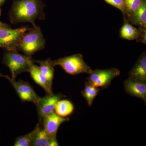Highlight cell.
<instances>
[{"mask_svg": "<svg viewBox=\"0 0 146 146\" xmlns=\"http://www.w3.org/2000/svg\"><path fill=\"white\" fill-rule=\"evenodd\" d=\"M12 4L9 12V21L13 24L29 23L36 26L35 21L44 20V9L46 5L43 0H12Z\"/></svg>", "mask_w": 146, "mask_h": 146, "instance_id": "obj_1", "label": "cell"}, {"mask_svg": "<svg viewBox=\"0 0 146 146\" xmlns=\"http://www.w3.org/2000/svg\"><path fill=\"white\" fill-rule=\"evenodd\" d=\"M46 40L39 27L33 28L27 31L22 37L18 51H21L26 55L31 56L35 52L44 49Z\"/></svg>", "mask_w": 146, "mask_h": 146, "instance_id": "obj_2", "label": "cell"}, {"mask_svg": "<svg viewBox=\"0 0 146 146\" xmlns=\"http://www.w3.org/2000/svg\"><path fill=\"white\" fill-rule=\"evenodd\" d=\"M35 60L31 56L19 53L18 52L7 50L4 54L3 63L10 70L11 78L15 79L21 73L29 72Z\"/></svg>", "mask_w": 146, "mask_h": 146, "instance_id": "obj_3", "label": "cell"}, {"mask_svg": "<svg viewBox=\"0 0 146 146\" xmlns=\"http://www.w3.org/2000/svg\"><path fill=\"white\" fill-rule=\"evenodd\" d=\"M53 66H59L66 73L74 75L81 73L90 74L93 70L84 60L83 56L77 54L52 60Z\"/></svg>", "mask_w": 146, "mask_h": 146, "instance_id": "obj_4", "label": "cell"}, {"mask_svg": "<svg viewBox=\"0 0 146 146\" xmlns=\"http://www.w3.org/2000/svg\"><path fill=\"white\" fill-rule=\"evenodd\" d=\"M28 26L19 28H0V48L7 50L18 52L22 37L30 29Z\"/></svg>", "mask_w": 146, "mask_h": 146, "instance_id": "obj_5", "label": "cell"}, {"mask_svg": "<svg viewBox=\"0 0 146 146\" xmlns=\"http://www.w3.org/2000/svg\"><path fill=\"white\" fill-rule=\"evenodd\" d=\"M89 74L87 78L88 81L96 87L104 89L110 85L113 79L120 75V72L115 68L107 70L96 69L92 70Z\"/></svg>", "mask_w": 146, "mask_h": 146, "instance_id": "obj_6", "label": "cell"}, {"mask_svg": "<svg viewBox=\"0 0 146 146\" xmlns=\"http://www.w3.org/2000/svg\"><path fill=\"white\" fill-rule=\"evenodd\" d=\"M0 75L9 80L22 102H32L35 104L39 101L40 97L37 96L33 87L28 82L22 80L16 81V80L10 78L9 76Z\"/></svg>", "mask_w": 146, "mask_h": 146, "instance_id": "obj_7", "label": "cell"}, {"mask_svg": "<svg viewBox=\"0 0 146 146\" xmlns=\"http://www.w3.org/2000/svg\"><path fill=\"white\" fill-rule=\"evenodd\" d=\"M65 96L61 94H47L43 98H39L35 104L38 110V115L40 119L47 115L54 112L56 105Z\"/></svg>", "mask_w": 146, "mask_h": 146, "instance_id": "obj_8", "label": "cell"}, {"mask_svg": "<svg viewBox=\"0 0 146 146\" xmlns=\"http://www.w3.org/2000/svg\"><path fill=\"white\" fill-rule=\"evenodd\" d=\"M43 129L51 138H56L58 128L63 123L70 120L68 118L62 117L54 111L42 118Z\"/></svg>", "mask_w": 146, "mask_h": 146, "instance_id": "obj_9", "label": "cell"}, {"mask_svg": "<svg viewBox=\"0 0 146 146\" xmlns=\"http://www.w3.org/2000/svg\"><path fill=\"white\" fill-rule=\"evenodd\" d=\"M125 91L131 96L136 97L146 102V82L128 78L124 82Z\"/></svg>", "mask_w": 146, "mask_h": 146, "instance_id": "obj_10", "label": "cell"}, {"mask_svg": "<svg viewBox=\"0 0 146 146\" xmlns=\"http://www.w3.org/2000/svg\"><path fill=\"white\" fill-rule=\"evenodd\" d=\"M129 78L146 82V55L143 53L129 72Z\"/></svg>", "mask_w": 146, "mask_h": 146, "instance_id": "obj_11", "label": "cell"}, {"mask_svg": "<svg viewBox=\"0 0 146 146\" xmlns=\"http://www.w3.org/2000/svg\"><path fill=\"white\" fill-rule=\"evenodd\" d=\"M29 72L35 83L41 86L47 94H53L52 86L50 85L46 79L41 72L38 66L33 63L31 66Z\"/></svg>", "mask_w": 146, "mask_h": 146, "instance_id": "obj_12", "label": "cell"}, {"mask_svg": "<svg viewBox=\"0 0 146 146\" xmlns=\"http://www.w3.org/2000/svg\"><path fill=\"white\" fill-rule=\"evenodd\" d=\"M35 62L39 63V70L43 75L46 79L50 86H52L54 76V70L50 58L45 60H35Z\"/></svg>", "mask_w": 146, "mask_h": 146, "instance_id": "obj_13", "label": "cell"}, {"mask_svg": "<svg viewBox=\"0 0 146 146\" xmlns=\"http://www.w3.org/2000/svg\"><path fill=\"white\" fill-rule=\"evenodd\" d=\"M129 17L132 23L141 27H146V3L143 1L141 6Z\"/></svg>", "mask_w": 146, "mask_h": 146, "instance_id": "obj_14", "label": "cell"}, {"mask_svg": "<svg viewBox=\"0 0 146 146\" xmlns=\"http://www.w3.org/2000/svg\"><path fill=\"white\" fill-rule=\"evenodd\" d=\"M74 110V105L68 100H61L57 102L54 112L56 115L62 117L70 115Z\"/></svg>", "mask_w": 146, "mask_h": 146, "instance_id": "obj_15", "label": "cell"}, {"mask_svg": "<svg viewBox=\"0 0 146 146\" xmlns=\"http://www.w3.org/2000/svg\"><path fill=\"white\" fill-rule=\"evenodd\" d=\"M139 34V30L126 22L123 25L120 31V35L122 38L129 40L138 39Z\"/></svg>", "mask_w": 146, "mask_h": 146, "instance_id": "obj_16", "label": "cell"}, {"mask_svg": "<svg viewBox=\"0 0 146 146\" xmlns=\"http://www.w3.org/2000/svg\"><path fill=\"white\" fill-rule=\"evenodd\" d=\"M99 91V88L92 85L89 81L85 82L84 89L82 91V94L89 106L92 105L94 99Z\"/></svg>", "mask_w": 146, "mask_h": 146, "instance_id": "obj_17", "label": "cell"}, {"mask_svg": "<svg viewBox=\"0 0 146 146\" xmlns=\"http://www.w3.org/2000/svg\"><path fill=\"white\" fill-rule=\"evenodd\" d=\"M51 138L44 129L39 125L31 146H47Z\"/></svg>", "mask_w": 146, "mask_h": 146, "instance_id": "obj_18", "label": "cell"}, {"mask_svg": "<svg viewBox=\"0 0 146 146\" xmlns=\"http://www.w3.org/2000/svg\"><path fill=\"white\" fill-rule=\"evenodd\" d=\"M39 125L37 124L34 130L31 132L24 135L20 136L17 138L15 143L14 146H30L31 145L34 139V136L36 133Z\"/></svg>", "mask_w": 146, "mask_h": 146, "instance_id": "obj_19", "label": "cell"}, {"mask_svg": "<svg viewBox=\"0 0 146 146\" xmlns=\"http://www.w3.org/2000/svg\"><path fill=\"white\" fill-rule=\"evenodd\" d=\"M125 6V12L130 16L141 6L142 0H123Z\"/></svg>", "mask_w": 146, "mask_h": 146, "instance_id": "obj_20", "label": "cell"}, {"mask_svg": "<svg viewBox=\"0 0 146 146\" xmlns=\"http://www.w3.org/2000/svg\"><path fill=\"white\" fill-rule=\"evenodd\" d=\"M104 1L108 3L119 9L123 13H125V6L123 0H104Z\"/></svg>", "mask_w": 146, "mask_h": 146, "instance_id": "obj_21", "label": "cell"}, {"mask_svg": "<svg viewBox=\"0 0 146 146\" xmlns=\"http://www.w3.org/2000/svg\"><path fill=\"white\" fill-rule=\"evenodd\" d=\"M140 32L139 38H141V41L144 44L146 43V28L141 27V28L139 30Z\"/></svg>", "mask_w": 146, "mask_h": 146, "instance_id": "obj_22", "label": "cell"}, {"mask_svg": "<svg viewBox=\"0 0 146 146\" xmlns=\"http://www.w3.org/2000/svg\"><path fill=\"white\" fill-rule=\"evenodd\" d=\"M58 145L56 138H51L47 146H58Z\"/></svg>", "mask_w": 146, "mask_h": 146, "instance_id": "obj_23", "label": "cell"}, {"mask_svg": "<svg viewBox=\"0 0 146 146\" xmlns=\"http://www.w3.org/2000/svg\"><path fill=\"white\" fill-rule=\"evenodd\" d=\"M0 28L11 29V27L9 25L4 23L0 21Z\"/></svg>", "mask_w": 146, "mask_h": 146, "instance_id": "obj_24", "label": "cell"}, {"mask_svg": "<svg viewBox=\"0 0 146 146\" xmlns=\"http://www.w3.org/2000/svg\"><path fill=\"white\" fill-rule=\"evenodd\" d=\"M6 1L7 0H0V16L1 15L2 7Z\"/></svg>", "mask_w": 146, "mask_h": 146, "instance_id": "obj_25", "label": "cell"}]
</instances>
